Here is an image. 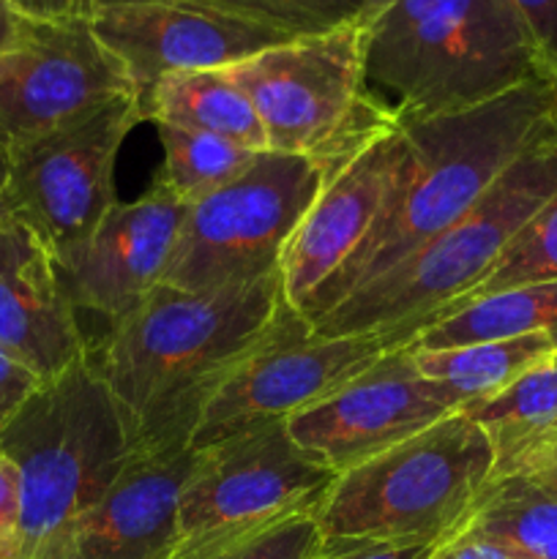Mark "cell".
I'll use <instances>...</instances> for the list:
<instances>
[{
	"label": "cell",
	"instance_id": "cell-1",
	"mask_svg": "<svg viewBox=\"0 0 557 559\" xmlns=\"http://www.w3.org/2000/svg\"><path fill=\"white\" fill-rule=\"evenodd\" d=\"M289 311L278 273L205 293L158 284L112 322L87 358L123 409L140 453L189 451L208 402Z\"/></svg>",
	"mask_w": 557,
	"mask_h": 559
},
{
	"label": "cell",
	"instance_id": "cell-2",
	"mask_svg": "<svg viewBox=\"0 0 557 559\" xmlns=\"http://www.w3.org/2000/svg\"><path fill=\"white\" fill-rule=\"evenodd\" d=\"M396 126L407 156L382 218L304 311L309 325L457 224L528 147L549 134L557 126V82L538 76L478 107Z\"/></svg>",
	"mask_w": 557,
	"mask_h": 559
},
{
	"label": "cell",
	"instance_id": "cell-3",
	"mask_svg": "<svg viewBox=\"0 0 557 559\" xmlns=\"http://www.w3.org/2000/svg\"><path fill=\"white\" fill-rule=\"evenodd\" d=\"M360 69L366 98L393 123L462 112L546 76L508 0H382L360 25Z\"/></svg>",
	"mask_w": 557,
	"mask_h": 559
},
{
	"label": "cell",
	"instance_id": "cell-4",
	"mask_svg": "<svg viewBox=\"0 0 557 559\" xmlns=\"http://www.w3.org/2000/svg\"><path fill=\"white\" fill-rule=\"evenodd\" d=\"M555 194L557 126L528 147L457 224L311 322V333H377L391 349L404 347L420 328L478 287L513 235Z\"/></svg>",
	"mask_w": 557,
	"mask_h": 559
},
{
	"label": "cell",
	"instance_id": "cell-5",
	"mask_svg": "<svg viewBox=\"0 0 557 559\" xmlns=\"http://www.w3.org/2000/svg\"><path fill=\"white\" fill-rule=\"evenodd\" d=\"M0 453L20 475V559H52L66 530L112 489L140 448L91 358H82L38 385L0 431Z\"/></svg>",
	"mask_w": 557,
	"mask_h": 559
},
{
	"label": "cell",
	"instance_id": "cell-6",
	"mask_svg": "<svg viewBox=\"0 0 557 559\" xmlns=\"http://www.w3.org/2000/svg\"><path fill=\"white\" fill-rule=\"evenodd\" d=\"M491 473L489 437L457 409L336 475L317 530L322 540L440 544L470 522Z\"/></svg>",
	"mask_w": 557,
	"mask_h": 559
},
{
	"label": "cell",
	"instance_id": "cell-7",
	"mask_svg": "<svg viewBox=\"0 0 557 559\" xmlns=\"http://www.w3.org/2000/svg\"><path fill=\"white\" fill-rule=\"evenodd\" d=\"M222 71L260 115L268 151L311 158L322 173L393 126L364 93L360 25L293 38Z\"/></svg>",
	"mask_w": 557,
	"mask_h": 559
},
{
	"label": "cell",
	"instance_id": "cell-8",
	"mask_svg": "<svg viewBox=\"0 0 557 559\" xmlns=\"http://www.w3.org/2000/svg\"><path fill=\"white\" fill-rule=\"evenodd\" d=\"M322 175L311 158L257 153L229 183L189 202L162 284L205 293L278 273L284 246Z\"/></svg>",
	"mask_w": 557,
	"mask_h": 559
},
{
	"label": "cell",
	"instance_id": "cell-9",
	"mask_svg": "<svg viewBox=\"0 0 557 559\" xmlns=\"http://www.w3.org/2000/svg\"><path fill=\"white\" fill-rule=\"evenodd\" d=\"M336 480L289 437L287 424L235 435L194 451L180 491L178 549L191 559L304 511H317Z\"/></svg>",
	"mask_w": 557,
	"mask_h": 559
},
{
	"label": "cell",
	"instance_id": "cell-10",
	"mask_svg": "<svg viewBox=\"0 0 557 559\" xmlns=\"http://www.w3.org/2000/svg\"><path fill=\"white\" fill-rule=\"evenodd\" d=\"M142 123L134 93L104 102L80 118L9 151L11 213L36 233L55 262L80 249L115 197V162Z\"/></svg>",
	"mask_w": 557,
	"mask_h": 559
},
{
	"label": "cell",
	"instance_id": "cell-11",
	"mask_svg": "<svg viewBox=\"0 0 557 559\" xmlns=\"http://www.w3.org/2000/svg\"><path fill=\"white\" fill-rule=\"evenodd\" d=\"M388 349L377 333L317 336L293 309L282 328L208 402L191 431L189 451L262 426L287 424L293 415L364 374Z\"/></svg>",
	"mask_w": 557,
	"mask_h": 559
},
{
	"label": "cell",
	"instance_id": "cell-12",
	"mask_svg": "<svg viewBox=\"0 0 557 559\" xmlns=\"http://www.w3.org/2000/svg\"><path fill=\"white\" fill-rule=\"evenodd\" d=\"M126 93L134 85L87 16H20L0 60V147L14 151Z\"/></svg>",
	"mask_w": 557,
	"mask_h": 559
},
{
	"label": "cell",
	"instance_id": "cell-13",
	"mask_svg": "<svg viewBox=\"0 0 557 559\" xmlns=\"http://www.w3.org/2000/svg\"><path fill=\"white\" fill-rule=\"evenodd\" d=\"M462 407L446 385L415 369L407 347L388 349L364 374L287 420L304 451L336 475L429 429Z\"/></svg>",
	"mask_w": 557,
	"mask_h": 559
},
{
	"label": "cell",
	"instance_id": "cell-14",
	"mask_svg": "<svg viewBox=\"0 0 557 559\" xmlns=\"http://www.w3.org/2000/svg\"><path fill=\"white\" fill-rule=\"evenodd\" d=\"M404 156L407 140L393 123L322 175L320 191L300 216L278 260L284 300L300 317L377 227Z\"/></svg>",
	"mask_w": 557,
	"mask_h": 559
},
{
	"label": "cell",
	"instance_id": "cell-15",
	"mask_svg": "<svg viewBox=\"0 0 557 559\" xmlns=\"http://www.w3.org/2000/svg\"><path fill=\"white\" fill-rule=\"evenodd\" d=\"M186 207L158 180L137 200L115 202L91 238L55 262L71 306L109 322L129 317L162 284Z\"/></svg>",
	"mask_w": 557,
	"mask_h": 559
},
{
	"label": "cell",
	"instance_id": "cell-16",
	"mask_svg": "<svg viewBox=\"0 0 557 559\" xmlns=\"http://www.w3.org/2000/svg\"><path fill=\"white\" fill-rule=\"evenodd\" d=\"M91 25L123 63L140 109L162 76L178 71H222L262 49L293 41L202 0L102 11L91 16Z\"/></svg>",
	"mask_w": 557,
	"mask_h": 559
},
{
	"label": "cell",
	"instance_id": "cell-17",
	"mask_svg": "<svg viewBox=\"0 0 557 559\" xmlns=\"http://www.w3.org/2000/svg\"><path fill=\"white\" fill-rule=\"evenodd\" d=\"M191 464L194 451L137 453L112 489L66 530L52 559H173Z\"/></svg>",
	"mask_w": 557,
	"mask_h": 559
},
{
	"label": "cell",
	"instance_id": "cell-18",
	"mask_svg": "<svg viewBox=\"0 0 557 559\" xmlns=\"http://www.w3.org/2000/svg\"><path fill=\"white\" fill-rule=\"evenodd\" d=\"M0 349L42 382L60 377L91 349L52 254L16 216L0 233Z\"/></svg>",
	"mask_w": 557,
	"mask_h": 559
},
{
	"label": "cell",
	"instance_id": "cell-19",
	"mask_svg": "<svg viewBox=\"0 0 557 559\" xmlns=\"http://www.w3.org/2000/svg\"><path fill=\"white\" fill-rule=\"evenodd\" d=\"M142 120L222 136L249 151H268V136L249 96L224 71H178L151 87Z\"/></svg>",
	"mask_w": 557,
	"mask_h": 559
},
{
	"label": "cell",
	"instance_id": "cell-20",
	"mask_svg": "<svg viewBox=\"0 0 557 559\" xmlns=\"http://www.w3.org/2000/svg\"><path fill=\"white\" fill-rule=\"evenodd\" d=\"M495 448L491 484L557 431V349L491 396L459 407ZM489 484V486H491Z\"/></svg>",
	"mask_w": 557,
	"mask_h": 559
},
{
	"label": "cell",
	"instance_id": "cell-21",
	"mask_svg": "<svg viewBox=\"0 0 557 559\" xmlns=\"http://www.w3.org/2000/svg\"><path fill=\"white\" fill-rule=\"evenodd\" d=\"M528 333H546L557 344V282L530 284L457 306L420 328L404 347L440 349Z\"/></svg>",
	"mask_w": 557,
	"mask_h": 559
},
{
	"label": "cell",
	"instance_id": "cell-22",
	"mask_svg": "<svg viewBox=\"0 0 557 559\" xmlns=\"http://www.w3.org/2000/svg\"><path fill=\"white\" fill-rule=\"evenodd\" d=\"M407 349L413 353L415 369L426 380L446 385L464 407L511 385L530 366L555 353L557 344L546 333H528V336L459 344V347Z\"/></svg>",
	"mask_w": 557,
	"mask_h": 559
},
{
	"label": "cell",
	"instance_id": "cell-23",
	"mask_svg": "<svg viewBox=\"0 0 557 559\" xmlns=\"http://www.w3.org/2000/svg\"><path fill=\"white\" fill-rule=\"evenodd\" d=\"M464 527L506 540L530 559H557V495L500 480L484 491Z\"/></svg>",
	"mask_w": 557,
	"mask_h": 559
},
{
	"label": "cell",
	"instance_id": "cell-24",
	"mask_svg": "<svg viewBox=\"0 0 557 559\" xmlns=\"http://www.w3.org/2000/svg\"><path fill=\"white\" fill-rule=\"evenodd\" d=\"M156 134L162 142V167L153 180L167 186L183 202L200 200L218 186L229 183L257 156V151H249L238 142L202 131L156 126Z\"/></svg>",
	"mask_w": 557,
	"mask_h": 559
},
{
	"label": "cell",
	"instance_id": "cell-25",
	"mask_svg": "<svg viewBox=\"0 0 557 559\" xmlns=\"http://www.w3.org/2000/svg\"><path fill=\"white\" fill-rule=\"evenodd\" d=\"M544 282H557V194L533 213V218L502 249L491 271L481 278L478 287L464 295L457 306Z\"/></svg>",
	"mask_w": 557,
	"mask_h": 559
},
{
	"label": "cell",
	"instance_id": "cell-26",
	"mask_svg": "<svg viewBox=\"0 0 557 559\" xmlns=\"http://www.w3.org/2000/svg\"><path fill=\"white\" fill-rule=\"evenodd\" d=\"M284 38H309L364 25L382 0H202Z\"/></svg>",
	"mask_w": 557,
	"mask_h": 559
},
{
	"label": "cell",
	"instance_id": "cell-27",
	"mask_svg": "<svg viewBox=\"0 0 557 559\" xmlns=\"http://www.w3.org/2000/svg\"><path fill=\"white\" fill-rule=\"evenodd\" d=\"M320 540L315 511H304L191 559H309Z\"/></svg>",
	"mask_w": 557,
	"mask_h": 559
},
{
	"label": "cell",
	"instance_id": "cell-28",
	"mask_svg": "<svg viewBox=\"0 0 557 559\" xmlns=\"http://www.w3.org/2000/svg\"><path fill=\"white\" fill-rule=\"evenodd\" d=\"M533 41L541 71L557 82V0H508Z\"/></svg>",
	"mask_w": 557,
	"mask_h": 559
},
{
	"label": "cell",
	"instance_id": "cell-29",
	"mask_svg": "<svg viewBox=\"0 0 557 559\" xmlns=\"http://www.w3.org/2000/svg\"><path fill=\"white\" fill-rule=\"evenodd\" d=\"M22 551V500L20 475L9 456L0 453V559H20Z\"/></svg>",
	"mask_w": 557,
	"mask_h": 559
},
{
	"label": "cell",
	"instance_id": "cell-30",
	"mask_svg": "<svg viewBox=\"0 0 557 559\" xmlns=\"http://www.w3.org/2000/svg\"><path fill=\"white\" fill-rule=\"evenodd\" d=\"M442 544V540H440ZM437 544H375V540H320L309 559H426Z\"/></svg>",
	"mask_w": 557,
	"mask_h": 559
},
{
	"label": "cell",
	"instance_id": "cell-31",
	"mask_svg": "<svg viewBox=\"0 0 557 559\" xmlns=\"http://www.w3.org/2000/svg\"><path fill=\"white\" fill-rule=\"evenodd\" d=\"M426 559H530L519 549L508 546L506 540L491 538V535L481 533V530L462 527L446 538L442 544L435 546Z\"/></svg>",
	"mask_w": 557,
	"mask_h": 559
},
{
	"label": "cell",
	"instance_id": "cell-32",
	"mask_svg": "<svg viewBox=\"0 0 557 559\" xmlns=\"http://www.w3.org/2000/svg\"><path fill=\"white\" fill-rule=\"evenodd\" d=\"M38 385H42V380L25 364L0 349V431L25 407V402L38 391Z\"/></svg>",
	"mask_w": 557,
	"mask_h": 559
},
{
	"label": "cell",
	"instance_id": "cell-33",
	"mask_svg": "<svg viewBox=\"0 0 557 559\" xmlns=\"http://www.w3.org/2000/svg\"><path fill=\"white\" fill-rule=\"evenodd\" d=\"M500 480H522V484L535 486V489L557 495V431H552L546 440L530 448ZM500 480H495V484H500Z\"/></svg>",
	"mask_w": 557,
	"mask_h": 559
},
{
	"label": "cell",
	"instance_id": "cell-34",
	"mask_svg": "<svg viewBox=\"0 0 557 559\" xmlns=\"http://www.w3.org/2000/svg\"><path fill=\"white\" fill-rule=\"evenodd\" d=\"M25 20H74L87 16V0H5Z\"/></svg>",
	"mask_w": 557,
	"mask_h": 559
},
{
	"label": "cell",
	"instance_id": "cell-35",
	"mask_svg": "<svg viewBox=\"0 0 557 559\" xmlns=\"http://www.w3.org/2000/svg\"><path fill=\"white\" fill-rule=\"evenodd\" d=\"M16 22H20V14H16L5 0H0V60H3V55L9 52L11 41H14Z\"/></svg>",
	"mask_w": 557,
	"mask_h": 559
},
{
	"label": "cell",
	"instance_id": "cell-36",
	"mask_svg": "<svg viewBox=\"0 0 557 559\" xmlns=\"http://www.w3.org/2000/svg\"><path fill=\"white\" fill-rule=\"evenodd\" d=\"M151 3H175V0H87V14L96 16L102 11L129 9V5H151Z\"/></svg>",
	"mask_w": 557,
	"mask_h": 559
},
{
	"label": "cell",
	"instance_id": "cell-37",
	"mask_svg": "<svg viewBox=\"0 0 557 559\" xmlns=\"http://www.w3.org/2000/svg\"><path fill=\"white\" fill-rule=\"evenodd\" d=\"M11 216H14V213H11L9 197H5V191L0 189V233H3V227H5V224H9Z\"/></svg>",
	"mask_w": 557,
	"mask_h": 559
},
{
	"label": "cell",
	"instance_id": "cell-38",
	"mask_svg": "<svg viewBox=\"0 0 557 559\" xmlns=\"http://www.w3.org/2000/svg\"><path fill=\"white\" fill-rule=\"evenodd\" d=\"M5 180H9V153L0 147V189H5Z\"/></svg>",
	"mask_w": 557,
	"mask_h": 559
}]
</instances>
